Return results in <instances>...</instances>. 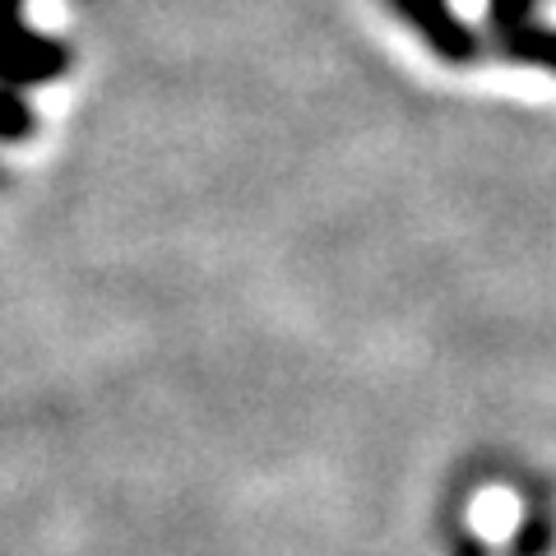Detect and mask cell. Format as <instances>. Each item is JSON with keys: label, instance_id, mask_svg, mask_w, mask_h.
Segmentation results:
<instances>
[{"label": "cell", "instance_id": "7a4b0ae2", "mask_svg": "<svg viewBox=\"0 0 556 556\" xmlns=\"http://www.w3.org/2000/svg\"><path fill=\"white\" fill-rule=\"evenodd\" d=\"M399 5H404V10L413 14V20L431 33V42H437V47L455 51V56H459V51L468 47V42H459V38H464L459 24L445 14V0H399Z\"/></svg>", "mask_w": 556, "mask_h": 556}, {"label": "cell", "instance_id": "6da1fadb", "mask_svg": "<svg viewBox=\"0 0 556 556\" xmlns=\"http://www.w3.org/2000/svg\"><path fill=\"white\" fill-rule=\"evenodd\" d=\"M468 515H473V529L482 538H510V529L519 525V496L492 486V492H482L473 501V510H468Z\"/></svg>", "mask_w": 556, "mask_h": 556}]
</instances>
